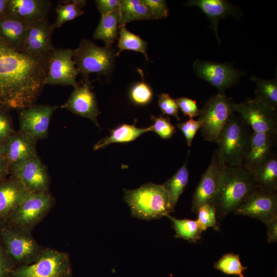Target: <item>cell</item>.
<instances>
[{"instance_id": "ac0fdd59", "label": "cell", "mask_w": 277, "mask_h": 277, "mask_svg": "<svg viewBox=\"0 0 277 277\" xmlns=\"http://www.w3.org/2000/svg\"><path fill=\"white\" fill-rule=\"evenodd\" d=\"M53 30L48 17L29 24L22 51L33 55L50 53L55 48L52 41Z\"/></svg>"}, {"instance_id": "d590c367", "label": "cell", "mask_w": 277, "mask_h": 277, "mask_svg": "<svg viewBox=\"0 0 277 277\" xmlns=\"http://www.w3.org/2000/svg\"><path fill=\"white\" fill-rule=\"evenodd\" d=\"M129 97L134 104L144 106L151 101L153 91L150 86L143 80L132 86L129 91Z\"/></svg>"}, {"instance_id": "484cf974", "label": "cell", "mask_w": 277, "mask_h": 277, "mask_svg": "<svg viewBox=\"0 0 277 277\" xmlns=\"http://www.w3.org/2000/svg\"><path fill=\"white\" fill-rule=\"evenodd\" d=\"M152 131L151 127L137 128L134 125L122 124L110 130L109 136L101 139L93 147L94 150L102 149L112 143H126L133 141L142 134Z\"/></svg>"}, {"instance_id": "ffe728a7", "label": "cell", "mask_w": 277, "mask_h": 277, "mask_svg": "<svg viewBox=\"0 0 277 277\" xmlns=\"http://www.w3.org/2000/svg\"><path fill=\"white\" fill-rule=\"evenodd\" d=\"M37 141L20 131H15L8 140L0 146V155L9 166L28 159L36 154Z\"/></svg>"}, {"instance_id": "60d3db41", "label": "cell", "mask_w": 277, "mask_h": 277, "mask_svg": "<svg viewBox=\"0 0 277 277\" xmlns=\"http://www.w3.org/2000/svg\"><path fill=\"white\" fill-rule=\"evenodd\" d=\"M177 127L183 132L188 146L190 147L197 131L201 129V125L197 120L190 118L177 124Z\"/></svg>"}, {"instance_id": "7bdbcfd3", "label": "cell", "mask_w": 277, "mask_h": 277, "mask_svg": "<svg viewBox=\"0 0 277 277\" xmlns=\"http://www.w3.org/2000/svg\"><path fill=\"white\" fill-rule=\"evenodd\" d=\"M16 265L6 252L0 239V277H11Z\"/></svg>"}, {"instance_id": "bcb514c9", "label": "cell", "mask_w": 277, "mask_h": 277, "mask_svg": "<svg viewBox=\"0 0 277 277\" xmlns=\"http://www.w3.org/2000/svg\"><path fill=\"white\" fill-rule=\"evenodd\" d=\"M10 173V166L5 159L0 155V182Z\"/></svg>"}, {"instance_id": "6da1fadb", "label": "cell", "mask_w": 277, "mask_h": 277, "mask_svg": "<svg viewBox=\"0 0 277 277\" xmlns=\"http://www.w3.org/2000/svg\"><path fill=\"white\" fill-rule=\"evenodd\" d=\"M51 53H27L0 38V109L20 110L34 105L45 86Z\"/></svg>"}, {"instance_id": "2e32d148", "label": "cell", "mask_w": 277, "mask_h": 277, "mask_svg": "<svg viewBox=\"0 0 277 277\" xmlns=\"http://www.w3.org/2000/svg\"><path fill=\"white\" fill-rule=\"evenodd\" d=\"M92 82L89 78L83 80L82 84L74 88L68 100L60 108L87 118L99 127L97 117L100 111L92 91Z\"/></svg>"}, {"instance_id": "8d00e7d4", "label": "cell", "mask_w": 277, "mask_h": 277, "mask_svg": "<svg viewBox=\"0 0 277 277\" xmlns=\"http://www.w3.org/2000/svg\"><path fill=\"white\" fill-rule=\"evenodd\" d=\"M151 120L153 122L151 126L152 131L162 138H170L176 132L175 127L171 123L169 118L152 115Z\"/></svg>"}, {"instance_id": "f6af8a7d", "label": "cell", "mask_w": 277, "mask_h": 277, "mask_svg": "<svg viewBox=\"0 0 277 277\" xmlns=\"http://www.w3.org/2000/svg\"><path fill=\"white\" fill-rule=\"evenodd\" d=\"M267 227V241L269 243L277 242V217L265 223Z\"/></svg>"}, {"instance_id": "d4e9b609", "label": "cell", "mask_w": 277, "mask_h": 277, "mask_svg": "<svg viewBox=\"0 0 277 277\" xmlns=\"http://www.w3.org/2000/svg\"><path fill=\"white\" fill-rule=\"evenodd\" d=\"M249 172L257 189L277 191V155L275 150L266 160Z\"/></svg>"}, {"instance_id": "7a4b0ae2", "label": "cell", "mask_w": 277, "mask_h": 277, "mask_svg": "<svg viewBox=\"0 0 277 277\" xmlns=\"http://www.w3.org/2000/svg\"><path fill=\"white\" fill-rule=\"evenodd\" d=\"M256 189L250 172L243 166L224 167L212 203L217 218L222 220L233 212Z\"/></svg>"}, {"instance_id": "44dd1931", "label": "cell", "mask_w": 277, "mask_h": 277, "mask_svg": "<svg viewBox=\"0 0 277 277\" xmlns=\"http://www.w3.org/2000/svg\"><path fill=\"white\" fill-rule=\"evenodd\" d=\"M28 192L20 182L12 175L0 182V224L8 220Z\"/></svg>"}, {"instance_id": "f35d334b", "label": "cell", "mask_w": 277, "mask_h": 277, "mask_svg": "<svg viewBox=\"0 0 277 277\" xmlns=\"http://www.w3.org/2000/svg\"><path fill=\"white\" fill-rule=\"evenodd\" d=\"M147 7L154 19H162L167 17L169 14V9L164 0H142Z\"/></svg>"}, {"instance_id": "b9f144b4", "label": "cell", "mask_w": 277, "mask_h": 277, "mask_svg": "<svg viewBox=\"0 0 277 277\" xmlns=\"http://www.w3.org/2000/svg\"><path fill=\"white\" fill-rule=\"evenodd\" d=\"M179 108L185 115L190 118L200 115V109L195 101L186 97H180L175 99Z\"/></svg>"}, {"instance_id": "f1b7e54d", "label": "cell", "mask_w": 277, "mask_h": 277, "mask_svg": "<svg viewBox=\"0 0 277 277\" xmlns=\"http://www.w3.org/2000/svg\"><path fill=\"white\" fill-rule=\"evenodd\" d=\"M120 26L133 21L154 19L142 0H121Z\"/></svg>"}, {"instance_id": "5bb4252c", "label": "cell", "mask_w": 277, "mask_h": 277, "mask_svg": "<svg viewBox=\"0 0 277 277\" xmlns=\"http://www.w3.org/2000/svg\"><path fill=\"white\" fill-rule=\"evenodd\" d=\"M58 108L56 105L34 104L19 110V131L36 141L46 138L52 115Z\"/></svg>"}, {"instance_id": "d6986e66", "label": "cell", "mask_w": 277, "mask_h": 277, "mask_svg": "<svg viewBox=\"0 0 277 277\" xmlns=\"http://www.w3.org/2000/svg\"><path fill=\"white\" fill-rule=\"evenodd\" d=\"M276 137L252 131L243 166L249 171L266 160L275 150Z\"/></svg>"}, {"instance_id": "7402d4cb", "label": "cell", "mask_w": 277, "mask_h": 277, "mask_svg": "<svg viewBox=\"0 0 277 277\" xmlns=\"http://www.w3.org/2000/svg\"><path fill=\"white\" fill-rule=\"evenodd\" d=\"M184 5L188 7L195 6L206 15L219 43H221L217 33L219 21L229 15L236 18L241 15L237 7L225 0H190Z\"/></svg>"}, {"instance_id": "1f68e13d", "label": "cell", "mask_w": 277, "mask_h": 277, "mask_svg": "<svg viewBox=\"0 0 277 277\" xmlns=\"http://www.w3.org/2000/svg\"><path fill=\"white\" fill-rule=\"evenodd\" d=\"M166 217L172 222L176 238H182L192 243H196L201 238L203 232L196 220L177 219L170 214H168Z\"/></svg>"}, {"instance_id": "7dc6e473", "label": "cell", "mask_w": 277, "mask_h": 277, "mask_svg": "<svg viewBox=\"0 0 277 277\" xmlns=\"http://www.w3.org/2000/svg\"><path fill=\"white\" fill-rule=\"evenodd\" d=\"M9 0H0V17L7 13Z\"/></svg>"}, {"instance_id": "ee69618b", "label": "cell", "mask_w": 277, "mask_h": 277, "mask_svg": "<svg viewBox=\"0 0 277 277\" xmlns=\"http://www.w3.org/2000/svg\"><path fill=\"white\" fill-rule=\"evenodd\" d=\"M95 2L101 16L118 10L120 5L119 0H96Z\"/></svg>"}, {"instance_id": "3957f363", "label": "cell", "mask_w": 277, "mask_h": 277, "mask_svg": "<svg viewBox=\"0 0 277 277\" xmlns=\"http://www.w3.org/2000/svg\"><path fill=\"white\" fill-rule=\"evenodd\" d=\"M124 192L131 215L137 219H159L174 210L162 185L148 183L135 189H124Z\"/></svg>"}, {"instance_id": "74e56055", "label": "cell", "mask_w": 277, "mask_h": 277, "mask_svg": "<svg viewBox=\"0 0 277 277\" xmlns=\"http://www.w3.org/2000/svg\"><path fill=\"white\" fill-rule=\"evenodd\" d=\"M158 97V105L162 114L173 116L180 121L179 108L175 99L166 93L161 94Z\"/></svg>"}, {"instance_id": "8fae6325", "label": "cell", "mask_w": 277, "mask_h": 277, "mask_svg": "<svg viewBox=\"0 0 277 277\" xmlns=\"http://www.w3.org/2000/svg\"><path fill=\"white\" fill-rule=\"evenodd\" d=\"M74 50L55 48L51 53L48 64L45 85L71 86L79 84L76 76L80 73L73 59Z\"/></svg>"}, {"instance_id": "cb8c5ba5", "label": "cell", "mask_w": 277, "mask_h": 277, "mask_svg": "<svg viewBox=\"0 0 277 277\" xmlns=\"http://www.w3.org/2000/svg\"><path fill=\"white\" fill-rule=\"evenodd\" d=\"M28 25L16 15L7 13L0 17V38L8 46L22 51Z\"/></svg>"}, {"instance_id": "9c48e42d", "label": "cell", "mask_w": 277, "mask_h": 277, "mask_svg": "<svg viewBox=\"0 0 277 277\" xmlns=\"http://www.w3.org/2000/svg\"><path fill=\"white\" fill-rule=\"evenodd\" d=\"M54 201V197L49 191L29 192L24 201L6 222L31 231L48 214Z\"/></svg>"}, {"instance_id": "836d02e7", "label": "cell", "mask_w": 277, "mask_h": 277, "mask_svg": "<svg viewBox=\"0 0 277 277\" xmlns=\"http://www.w3.org/2000/svg\"><path fill=\"white\" fill-rule=\"evenodd\" d=\"M214 268L227 275L245 277L243 272L248 267L242 264L239 254L229 252L221 257L214 263Z\"/></svg>"}, {"instance_id": "52a82bcc", "label": "cell", "mask_w": 277, "mask_h": 277, "mask_svg": "<svg viewBox=\"0 0 277 277\" xmlns=\"http://www.w3.org/2000/svg\"><path fill=\"white\" fill-rule=\"evenodd\" d=\"M71 262L67 253L44 248L34 262L15 267L11 277H71Z\"/></svg>"}, {"instance_id": "4dcf8cb0", "label": "cell", "mask_w": 277, "mask_h": 277, "mask_svg": "<svg viewBox=\"0 0 277 277\" xmlns=\"http://www.w3.org/2000/svg\"><path fill=\"white\" fill-rule=\"evenodd\" d=\"M86 1L72 0L60 2L55 12L56 19L53 24L54 29L61 27L64 23L80 16L84 13L82 8L86 5Z\"/></svg>"}, {"instance_id": "603a6c76", "label": "cell", "mask_w": 277, "mask_h": 277, "mask_svg": "<svg viewBox=\"0 0 277 277\" xmlns=\"http://www.w3.org/2000/svg\"><path fill=\"white\" fill-rule=\"evenodd\" d=\"M51 5L48 0H9L7 12L29 24L47 17Z\"/></svg>"}, {"instance_id": "4fadbf2b", "label": "cell", "mask_w": 277, "mask_h": 277, "mask_svg": "<svg viewBox=\"0 0 277 277\" xmlns=\"http://www.w3.org/2000/svg\"><path fill=\"white\" fill-rule=\"evenodd\" d=\"M196 75L212 86L219 92L235 84L242 76V73L229 63H221L200 59L193 64Z\"/></svg>"}, {"instance_id": "7c38bea8", "label": "cell", "mask_w": 277, "mask_h": 277, "mask_svg": "<svg viewBox=\"0 0 277 277\" xmlns=\"http://www.w3.org/2000/svg\"><path fill=\"white\" fill-rule=\"evenodd\" d=\"M11 175L29 192L49 191L50 177L46 166L36 154L10 166Z\"/></svg>"}, {"instance_id": "e575fe53", "label": "cell", "mask_w": 277, "mask_h": 277, "mask_svg": "<svg viewBox=\"0 0 277 277\" xmlns=\"http://www.w3.org/2000/svg\"><path fill=\"white\" fill-rule=\"evenodd\" d=\"M196 213L197 214L196 221L202 232L209 227L213 228L215 230H219L216 210L213 204H205L201 206L198 208Z\"/></svg>"}, {"instance_id": "5b68a950", "label": "cell", "mask_w": 277, "mask_h": 277, "mask_svg": "<svg viewBox=\"0 0 277 277\" xmlns=\"http://www.w3.org/2000/svg\"><path fill=\"white\" fill-rule=\"evenodd\" d=\"M0 239L16 267L34 262L45 248L37 243L31 231L15 227L6 222L0 224Z\"/></svg>"}, {"instance_id": "ba28073f", "label": "cell", "mask_w": 277, "mask_h": 277, "mask_svg": "<svg viewBox=\"0 0 277 277\" xmlns=\"http://www.w3.org/2000/svg\"><path fill=\"white\" fill-rule=\"evenodd\" d=\"M73 59L83 80L89 78L93 73L106 75L113 68L114 55L111 49L98 46L87 39H83L74 49Z\"/></svg>"}, {"instance_id": "8992f818", "label": "cell", "mask_w": 277, "mask_h": 277, "mask_svg": "<svg viewBox=\"0 0 277 277\" xmlns=\"http://www.w3.org/2000/svg\"><path fill=\"white\" fill-rule=\"evenodd\" d=\"M233 102L224 93L211 97L200 109L198 121L204 140L216 143L229 118L233 113Z\"/></svg>"}, {"instance_id": "4316f807", "label": "cell", "mask_w": 277, "mask_h": 277, "mask_svg": "<svg viewBox=\"0 0 277 277\" xmlns=\"http://www.w3.org/2000/svg\"><path fill=\"white\" fill-rule=\"evenodd\" d=\"M120 20L119 9L112 13L102 15L100 22L94 32L93 38L103 41L105 47L111 49L117 37Z\"/></svg>"}, {"instance_id": "83f0119b", "label": "cell", "mask_w": 277, "mask_h": 277, "mask_svg": "<svg viewBox=\"0 0 277 277\" xmlns=\"http://www.w3.org/2000/svg\"><path fill=\"white\" fill-rule=\"evenodd\" d=\"M190 151L182 166L170 178L162 184L169 197L172 207L174 209L177 202L188 183L189 173L187 163Z\"/></svg>"}, {"instance_id": "e0dca14e", "label": "cell", "mask_w": 277, "mask_h": 277, "mask_svg": "<svg viewBox=\"0 0 277 277\" xmlns=\"http://www.w3.org/2000/svg\"><path fill=\"white\" fill-rule=\"evenodd\" d=\"M224 167L219 163L215 152L208 168L203 174L192 196V211L205 204H211L217 191Z\"/></svg>"}, {"instance_id": "9a60e30c", "label": "cell", "mask_w": 277, "mask_h": 277, "mask_svg": "<svg viewBox=\"0 0 277 277\" xmlns=\"http://www.w3.org/2000/svg\"><path fill=\"white\" fill-rule=\"evenodd\" d=\"M265 224L277 217V191L255 190L234 212Z\"/></svg>"}, {"instance_id": "277c9868", "label": "cell", "mask_w": 277, "mask_h": 277, "mask_svg": "<svg viewBox=\"0 0 277 277\" xmlns=\"http://www.w3.org/2000/svg\"><path fill=\"white\" fill-rule=\"evenodd\" d=\"M252 132L240 115L232 114L216 143L215 152L224 167L242 166Z\"/></svg>"}, {"instance_id": "d6a6232c", "label": "cell", "mask_w": 277, "mask_h": 277, "mask_svg": "<svg viewBox=\"0 0 277 277\" xmlns=\"http://www.w3.org/2000/svg\"><path fill=\"white\" fill-rule=\"evenodd\" d=\"M118 52L116 56L124 50H132L143 54L148 60L147 52V43L140 36L129 31L125 25L121 26L118 30Z\"/></svg>"}, {"instance_id": "30bf717a", "label": "cell", "mask_w": 277, "mask_h": 277, "mask_svg": "<svg viewBox=\"0 0 277 277\" xmlns=\"http://www.w3.org/2000/svg\"><path fill=\"white\" fill-rule=\"evenodd\" d=\"M233 109L253 131L276 137V111L255 98H248L240 103H234Z\"/></svg>"}, {"instance_id": "f546056e", "label": "cell", "mask_w": 277, "mask_h": 277, "mask_svg": "<svg viewBox=\"0 0 277 277\" xmlns=\"http://www.w3.org/2000/svg\"><path fill=\"white\" fill-rule=\"evenodd\" d=\"M251 81L256 85L255 98L273 110L277 109V79L266 80L253 75Z\"/></svg>"}, {"instance_id": "ab89813d", "label": "cell", "mask_w": 277, "mask_h": 277, "mask_svg": "<svg viewBox=\"0 0 277 277\" xmlns=\"http://www.w3.org/2000/svg\"><path fill=\"white\" fill-rule=\"evenodd\" d=\"M15 132L10 115L0 109V146Z\"/></svg>"}]
</instances>
